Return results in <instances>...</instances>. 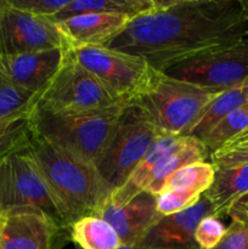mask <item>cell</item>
I'll return each instance as SVG.
<instances>
[{
    "mask_svg": "<svg viewBox=\"0 0 248 249\" xmlns=\"http://www.w3.org/2000/svg\"><path fill=\"white\" fill-rule=\"evenodd\" d=\"M248 36L245 0H155L107 48L145 58L159 72Z\"/></svg>",
    "mask_w": 248,
    "mask_h": 249,
    "instance_id": "cell-1",
    "label": "cell"
},
{
    "mask_svg": "<svg viewBox=\"0 0 248 249\" xmlns=\"http://www.w3.org/2000/svg\"><path fill=\"white\" fill-rule=\"evenodd\" d=\"M24 153L45 179L70 229L78 219L94 215L111 195L94 164L40 136H33Z\"/></svg>",
    "mask_w": 248,
    "mask_h": 249,
    "instance_id": "cell-2",
    "label": "cell"
},
{
    "mask_svg": "<svg viewBox=\"0 0 248 249\" xmlns=\"http://www.w3.org/2000/svg\"><path fill=\"white\" fill-rule=\"evenodd\" d=\"M218 94L153 70L147 85L129 102L140 107L160 134L189 136Z\"/></svg>",
    "mask_w": 248,
    "mask_h": 249,
    "instance_id": "cell-3",
    "label": "cell"
},
{
    "mask_svg": "<svg viewBox=\"0 0 248 249\" xmlns=\"http://www.w3.org/2000/svg\"><path fill=\"white\" fill-rule=\"evenodd\" d=\"M128 102L82 113H53L35 104L31 114L33 134L95 164Z\"/></svg>",
    "mask_w": 248,
    "mask_h": 249,
    "instance_id": "cell-4",
    "label": "cell"
},
{
    "mask_svg": "<svg viewBox=\"0 0 248 249\" xmlns=\"http://www.w3.org/2000/svg\"><path fill=\"white\" fill-rule=\"evenodd\" d=\"M36 212L70 231L57 199L35 163L24 152L0 158V218Z\"/></svg>",
    "mask_w": 248,
    "mask_h": 249,
    "instance_id": "cell-5",
    "label": "cell"
},
{
    "mask_svg": "<svg viewBox=\"0 0 248 249\" xmlns=\"http://www.w3.org/2000/svg\"><path fill=\"white\" fill-rule=\"evenodd\" d=\"M159 135L140 107L131 102L125 105L106 147L94 164L112 191L124 184Z\"/></svg>",
    "mask_w": 248,
    "mask_h": 249,
    "instance_id": "cell-6",
    "label": "cell"
},
{
    "mask_svg": "<svg viewBox=\"0 0 248 249\" xmlns=\"http://www.w3.org/2000/svg\"><path fill=\"white\" fill-rule=\"evenodd\" d=\"M126 101L117 96L65 49V57L55 77L39 95L36 106L53 113H82L108 108Z\"/></svg>",
    "mask_w": 248,
    "mask_h": 249,
    "instance_id": "cell-7",
    "label": "cell"
},
{
    "mask_svg": "<svg viewBox=\"0 0 248 249\" xmlns=\"http://www.w3.org/2000/svg\"><path fill=\"white\" fill-rule=\"evenodd\" d=\"M66 50L73 60L126 101L142 91L155 70L140 56L107 46H79Z\"/></svg>",
    "mask_w": 248,
    "mask_h": 249,
    "instance_id": "cell-8",
    "label": "cell"
},
{
    "mask_svg": "<svg viewBox=\"0 0 248 249\" xmlns=\"http://www.w3.org/2000/svg\"><path fill=\"white\" fill-rule=\"evenodd\" d=\"M163 73L216 92L231 89L248 80V36L177 63Z\"/></svg>",
    "mask_w": 248,
    "mask_h": 249,
    "instance_id": "cell-9",
    "label": "cell"
},
{
    "mask_svg": "<svg viewBox=\"0 0 248 249\" xmlns=\"http://www.w3.org/2000/svg\"><path fill=\"white\" fill-rule=\"evenodd\" d=\"M51 49H66L55 22L16 9L7 1L0 17V56Z\"/></svg>",
    "mask_w": 248,
    "mask_h": 249,
    "instance_id": "cell-10",
    "label": "cell"
},
{
    "mask_svg": "<svg viewBox=\"0 0 248 249\" xmlns=\"http://www.w3.org/2000/svg\"><path fill=\"white\" fill-rule=\"evenodd\" d=\"M70 231L36 212L2 219L0 249H62Z\"/></svg>",
    "mask_w": 248,
    "mask_h": 249,
    "instance_id": "cell-11",
    "label": "cell"
},
{
    "mask_svg": "<svg viewBox=\"0 0 248 249\" xmlns=\"http://www.w3.org/2000/svg\"><path fill=\"white\" fill-rule=\"evenodd\" d=\"M213 215V206L206 196L191 208L162 216L136 246L147 249H199L195 232L203 218Z\"/></svg>",
    "mask_w": 248,
    "mask_h": 249,
    "instance_id": "cell-12",
    "label": "cell"
},
{
    "mask_svg": "<svg viewBox=\"0 0 248 249\" xmlns=\"http://www.w3.org/2000/svg\"><path fill=\"white\" fill-rule=\"evenodd\" d=\"M107 221L118 235L122 246H136L146 232L162 218L157 197L141 192L123 206L105 202L94 214Z\"/></svg>",
    "mask_w": 248,
    "mask_h": 249,
    "instance_id": "cell-13",
    "label": "cell"
},
{
    "mask_svg": "<svg viewBox=\"0 0 248 249\" xmlns=\"http://www.w3.org/2000/svg\"><path fill=\"white\" fill-rule=\"evenodd\" d=\"M65 49L33 51L0 56V73L12 84L40 95L57 73Z\"/></svg>",
    "mask_w": 248,
    "mask_h": 249,
    "instance_id": "cell-14",
    "label": "cell"
},
{
    "mask_svg": "<svg viewBox=\"0 0 248 249\" xmlns=\"http://www.w3.org/2000/svg\"><path fill=\"white\" fill-rule=\"evenodd\" d=\"M131 17L122 14H84L56 23L66 41V49L79 46H108L125 29Z\"/></svg>",
    "mask_w": 248,
    "mask_h": 249,
    "instance_id": "cell-15",
    "label": "cell"
},
{
    "mask_svg": "<svg viewBox=\"0 0 248 249\" xmlns=\"http://www.w3.org/2000/svg\"><path fill=\"white\" fill-rule=\"evenodd\" d=\"M181 138L184 136L160 134L152 143L150 150L143 156L142 160L136 165L135 169L131 172L128 179L124 181V184L111 192L107 202L114 204V206H123V204L130 202L134 197L145 191L147 189L155 168L164 157L165 153Z\"/></svg>",
    "mask_w": 248,
    "mask_h": 249,
    "instance_id": "cell-16",
    "label": "cell"
},
{
    "mask_svg": "<svg viewBox=\"0 0 248 249\" xmlns=\"http://www.w3.org/2000/svg\"><path fill=\"white\" fill-rule=\"evenodd\" d=\"M209 156L211 152L203 142L191 136H184L160 160L151 175L147 189L143 192H148L157 197L165 181L174 173L194 163L207 162Z\"/></svg>",
    "mask_w": 248,
    "mask_h": 249,
    "instance_id": "cell-17",
    "label": "cell"
},
{
    "mask_svg": "<svg viewBox=\"0 0 248 249\" xmlns=\"http://www.w3.org/2000/svg\"><path fill=\"white\" fill-rule=\"evenodd\" d=\"M247 194L248 163L215 169L213 184L203 195L213 206V215L221 219Z\"/></svg>",
    "mask_w": 248,
    "mask_h": 249,
    "instance_id": "cell-18",
    "label": "cell"
},
{
    "mask_svg": "<svg viewBox=\"0 0 248 249\" xmlns=\"http://www.w3.org/2000/svg\"><path fill=\"white\" fill-rule=\"evenodd\" d=\"M248 102V80L240 85L231 88V89L224 90L220 94L216 95L204 113L197 122L196 125L191 130L189 136L197 139L202 142L209 131L228 114L233 112L235 109L240 108L241 106Z\"/></svg>",
    "mask_w": 248,
    "mask_h": 249,
    "instance_id": "cell-19",
    "label": "cell"
},
{
    "mask_svg": "<svg viewBox=\"0 0 248 249\" xmlns=\"http://www.w3.org/2000/svg\"><path fill=\"white\" fill-rule=\"evenodd\" d=\"M153 2L155 0H70L67 5L50 19L57 23L71 17L95 12L128 15L134 18L150 10Z\"/></svg>",
    "mask_w": 248,
    "mask_h": 249,
    "instance_id": "cell-20",
    "label": "cell"
},
{
    "mask_svg": "<svg viewBox=\"0 0 248 249\" xmlns=\"http://www.w3.org/2000/svg\"><path fill=\"white\" fill-rule=\"evenodd\" d=\"M71 241L80 249H118L122 242L107 221L95 215L84 216L72 224Z\"/></svg>",
    "mask_w": 248,
    "mask_h": 249,
    "instance_id": "cell-21",
    "label": "cell"
},
{
    "mask_svg": "<svg viewBox=\"0 0 248 249\" xmlns=\"http://www.w3.org/2000/svg\"><path fill=\"white\" fill-rule=\"evenodd\" d=\"M214 175L215 168L211 162H198L186 165L165 181L160 194L173 191L194 199H201L204 192L213 184Z\"/></svg>",
    "mask_w": 248,
    "mask_h": 249,
    "instance_id": "cell-22",
    "label": "cell"
},
{
    "mask_svg": "<svg viewBox=\"0 0 248 249\" xmlns=\"http://www.w3.org/2000/svg\"><path fill=\"white\" fill-rule=\"evenodd\" d=\"M38 97L12 84L0 73V124L31 116Z\"/></svg>",
    "mask_w": 248,
    "mask_h": 249,
    "instance_id": "cell-23",
    "label": "cell"
},
{
    "mask_svg": "<svg viewBox=\"0 0 248 249\" xmlns=\"http://www.w3.org/2000/svg\"><path fill=\"white\" fill-rule=\"evenodd\" d=\"M248 129V102L240 108L235 109L230 114L221 119L204 138V143L211 153L220 150L223 146L233 138L240 135Z\"/></svg>",
    "mask_w": 248,
    "mask_h": 249,
    "instance_id": "cell-24",
    "label": "cell"
},
{
    "mask_svg": "<svg viewBox=\"0 0 248 249\" xmlns=\"http://www.w3.org/2000/svg\"><path fill=\"white\" fill-rule=\"evenodd\" d=\"M226 228L223 221L214 215H208L201 220L195 232V238L199 249H214L223 240Z\"/></svg>",
    "mask_w": 248,
    "mask_h": 249,
    "instance_id": "cell-25",
    "label": "cell"
},
{
    "mask_svg": "<svg viewBox=\"0 0 248 249\" xmlns=\"http://www.w3.org/2000/svg\"><path fill=\"white\" fill-rule=\"evenodd\" d=\"M11 6L36 16L51 18L67 5L70 0H7Z\"/></svg>",
    "mask_w": 248,
    "mask_h": 249,
    "instance_id": "cell-26",
    "label": "cell"
},
{
    "mask_svg": "<svg viewBox=\"0 0 248 249\" xmlns=\"http://www.w3.org/2000/svg\"><path fill=\"white\" fill-rule=\"evenodd\" d=\"M209 160H211V163L214 165L215 169L224 167L247 164L248 142L236 146H230V147H221L220 150L211 153Z\"/></svg>",
    "mask_w": 248,
    "mask_h": 249,
    "instance_id": "cell-27",
    "label": "cell"
},
{
    "mask_svg": "<svg viewBox=\"0 0 248 249\" xmlns=\"http://www.w3.org/2000/svg\"><path fill=\"white\" fill-rule=\"evenodd\" d=\"M214 249H248V224L231 219L223 240Z\"/></svg>",
    "mask_w": 248,
    "mask_h": 249,
    "instance_id": "cell-28",
    "label": "cell"
},
{
    "mask_svg": "<svg viewBox=\"0 0 248 249\" xmlns=\"http://www.w3.org/2000/svg\"><path fill=\"white\" fill-rule=\"evenodd\" d=\"M231 219H243L248 216V194L240 199L229 213Z\"/></svg>",
    "mask_w": 248,
    "mask_h": 249,
    "instance_id": "cell-29",
    "label": "cell"
},
{
    "mask_svg": "<svg viewBox=\"0 0 248 249\" xmlns=\"http://www.w3.org/2000/svg\"><path fill=\"white\" fill-rule=\"evenodd\" d=\"M248 142V129L245 130L243 133H241L240 135H237L236 138H233L232 140L229 141L225 146L223 147H230V146H236V145H241V143Z\"/></svg>",
    "mask_w": 248,
    "mask_h": 249,
    "instance_id": "cell-30",
    "label": "cell"
},
{
    "mask_svg": "<svg viewBox=\"0 0 248 249\" xmlns=\"http://www.w3.org/2000/svg\"><path fill=\"white\" fill-rule=\"evenodd\" d=\"M75 249H80V248L75 246ZM118 249H147V248L139 247V246H122V247L118 248Z\"/></svg>",
    "mask_w": 248,
    "mask_h": 249,
    "instance_id": "cell-31",
    "label": "cell"
},
{
    "mask_svg": "<svg viewBox=\"0 0 248 249\" xmlns=\"http://www.w3.org/2000/svg\"><path fill=\"white\" fill-rule=\"evenodd\" d=\"M7 5V0H0V17H1V14L2 11H4V9L6 7Z\"/></svg>",
    "mask_w": 248,
    "mask_h": 249,
    "instance_id": "cell-32",
    "label": "cell"
},
{
    "mask_svg": "<svg viewBox=\"0 0 248 249\" xmlns=\"http://www.w3.org/2000/svg\"><path fill=\"white\" fill-rule=\"evenodd\" d=\"M245 6H246V12H247V18H248V0H245Z\"/></svg>",
    "mask_w": 248,
    "mask_h": 249,
    "instance_id": "cell-33",
    "label": "cell"
},
{
    "mask_svg": "<svg viewBox=\"0 0 248 249\" xmlns=\"http://www.w3.org/2000/svg\"><path fill=\"white\" fill-rule=\"evenodd\" d=\"M238 220H242V221H245V223H247V224H248V216H247V218H243V219H238Z\"/></svg>",
    "mask_w": 248,
    "mask_h": 249,
    "instance_id": "cell-34",
    "label": "cell"
},
{
    "mask_svg": "<svg viewBox=\"0 0 248 249\" xmlns=\"http://www.w3.org/2000/svg\"><path fill=\"white\" fill-rule=\"evenodd\" d=\"M1 225H2V219L0 218V233H1Z\"/></svg>",
    "mask_w": 248,
    "mask_h": 249,
    "instance_id": "cell-35",
    "label": "cell"
}]
</instances>
